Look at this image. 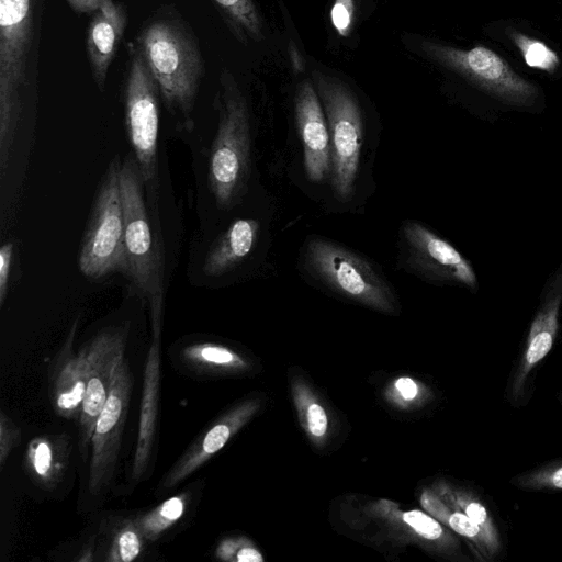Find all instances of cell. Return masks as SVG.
<instances>
[{
	"instance_id": "obj_26",
	"label": "cell",
	"mask_w": 562,
	"mask_h": 562,
	"mask_svg": "<svg viewBox=\"0 0 562 562\" xmlns=\"http://www.w3.org/2000/svg\"><path fill=\"white\" fill-rule=\"evenodd\" d=\"M461 512L473 520L488 537L493 544L501 550L499 533L494 519L481 501L472 496L460 495L456 498Z\"/></svg>"
},
{
	"instance_id": "obj_30",
	"label": "cell",
	"mask_w": 562,
	"mask_h": 562,
	"mask_svg": "<svg viewBox=\"0 0 562 562\" xmlns=\"http://www.w3.org/2000/svg\"><path fill=\"white\" fill-rule=\"evenodd\" d=\"M13 258V244L4 243L0 248V305L2 306L9 290V280Z\"/></svg>"
},
{
	"instance_id": "obj_32",
	"label": "cell",
	"mask_w": 562,
	"mask_h": 562,
	"mask_svg": "<svg viewBox=\"0 0 562 562\" xmlns=\"http://www.w3.org/2000/svg\"><path fill=\"white\" fill-rule=\"evenodd\" d=\"M395 386L406 400L414 398L418 392L417 385L409 378H400L395 382Z\"/></svg>"
},
{
	"instance_id": "obj_9",
	"label": "cell",
	"mask_w": 562,
	"mask_h": 562,
	"mask_svg": "<svg viewBox=\"0 0 562 562\" xmlns=\"http://www.w3.org/2000/svg\"><path fill=\"white\" fill-rule=\"evenodd\" d=\"M125 87V120L133 156L144 182L156 173L159 133L158 87L140 50L131 49Z\"/></svg>"
},
{
	"instance_id": "obj_25",
	"label": "cell",
	"mask_w": 562,
	"mask_h": 562,
	"mask_svg": "<svg viewBox=\"0 0 562 562\" xmlns=\"http://www.w3.org/2000/svg\"><path fill=\"white\" fill-rule=\"evenodd\" d=\"M512 483L526 490H562V460L522 473L513 479Z\"/></svg>"
},
{
	"instance_id": "obj_1",
	"label": "cell",
	"mask_w": 562,
	"mask_h": 562,
	"mask_svg": "<svg viewBox=\"0 0 562 562\" xmlns=\"http://www.w3.org/2000/svg\"><path fill=\"white\" fill-rule=\"evenodd\" d=\"M120 182L125 217L123 274L138 295L148 302L151 329H161L162 263L145 204V182L134 156H127L121 162Z\"/></svg>"
},
{
	"instance_id": "obj_20",
	"label": "cell",
	"mask_w": 562,
	"mask_h": 562,
	"mask_svg": "<svg viewBox=\"0 0 562 562\" xmlns=\"http://www.w3.org/2000/svg\"><path fill=\"white\" fill-rule=\"evenodd\" d=\"M191 503V493L173 495L149 510L135 515L137 524L148 542L157 541L181 521Z\"/></svg>"
},
{
	"instance_id": "obj_16",
	"label": "cell",
	"mask_w": 562,
	"mask_h": 562,
	"mask_svg": "<svg viewBox=\"0 0 562 562\" xmlns=\"http://www.w3.org/2000/svg\"><path fill=\"white\" fill-rule=\"evenodd\" d=\"M75 319L66 340L52 361L48 373V390L54 411L61 417L78 420L86 393V370L81 352L74 351V339L78 327Z\"/></svg>"
},
{
	"instance_id": "obj_15",
	"label": "cell",
	"mask_w": 562,
	"mask_h": 562,
	"mask_svg": "<svg viewBox=\"0 0 562 562\" xmlns=\"http://www.w3.org/2000/svg\"><path fill=\"white\" fill-rule=\"evenodd\" d=\"M160 390V334H151V345L144 370L138 432L131 465V481L136 484L146 474L157 434Z\"/></svg>"
},
{
	"instance_id": "obj_4",
	"label": "cell",
	"mask_w": 562,
	"mask_h": 562,
	"mask_svg": "<svg viewBox=\"0 0 562 562\" xmlns=\"http://www.w3.org/2000/svg\"><path fill=\"white\" fill-rule=\"evenodd\" d=\"M330 137V183L339 201H348L358 178L363 144V116L352 90L339 78L312 72Z\"/></svg>"
},
{
	"instance_id": "obj_27",
	"label": "cell",
	"mask_w": 562,
	"mask_h": 562,
	"mask_svg": "<svg viewBox=\"0 0 562 562\" xmlns=\"http://www.w3.org/2000/svg\"><path fill=\"white\" fill-rule=\"evenodd\" d=\"M21 441V430L14 424V422L4 414V412H0V465L1 469L4 467L5 461L12 450L20 443Z\"/></svg>"
},
{
	"instance_id": "obj_7",
	"label": "cell",
	"mask_w": 562,
	"mask_h": 562,
	"mask_svg": "<svg viewBox=\"0 0 562 562\" xmlns=\"http://www.w3.org/2000/svg\"><path fill=\"white\" fill-rule=\"evenodd\" d=\"M307 270L330 290L374 308L391 311L389 282L363 257L331 240L313 237L304 249Z\"/></svg>"
},
{
	"instance_id": "obj_6",
	"label": "cell",
	"mask_w": 562,
	"mask_h": 562,
	"mask_svg": "<svg viewBox=\"0 0 562 562\" xmlns=\"http://www.w3.org/2000/svg\"><path fill=\"white\" fill-rule=\"evenodd\" d=\"M121 162H110L98 189L92 213L78 255L79 270L87 278L101 279L124 272V206L120 182Z\"/></svg>"
},
{
	"instance_id": "obj_12",
	"label": "cell",
	"mask_w": 562,
	"mask_h": 562,
	"mask_svg": "<svg viewBox=\"0 0 562 562\" xmlns=\"http://www.w3.org/2000/svg\"><path fill=\"white\" fill-rule=\"evenodd\" d=\"M402 236L408 268L427 280L476 290V273L452 245L419 222L403 225Z\"/></svg>"
},
{
	"instance_id": "obj_28",
	"label": "cell",
	"mask_w": 562,
	"mask_h": 562,
	"mask_svg": "<svg viewBox=\"0 0 562 562\" xmlns=\"http://www.w3.org/2000/svg\"><path fill=\"white\" fill-rule=\"evenodd\" d=\"M403 520L426 539H438L443 532L438 521L419 510L404 513Z\"/></svg>"
},
{
	"instance_id": "obj_23",
	"label": "cell",
	"mask_w": 562,
	"mask_h": 562,
	"mask_svg": "<svg viewBox=\"0 0 562 562\" xmlns=\"http://www.w3.org/2000/svg\"><path fill=\"white\" fill-rule=\"evenodd\" d=\"M224 15L228 19L240 41H261L263 25L260 13L254 0H214Z\"/></svg>"
},
{
	"instance_id": "obj_24",
	"label": "cell",
	"mask_w": 562,
	"mask_h": 562,
	"mask_svg": "<svg viewBox=\"0 0 562 562\" xmlns=\"http://www.w3.org/2000/svg\"><path fill=\"white\" fill-rule=\"evenodd\" d=\"M510 40L529 67L551 75L559 69L561 65L559 55L542 41L517 31L510 33Z\"/></svg>"
},
{
	"instance_id": "obj_29",
	"label": "cell",
	"mask_w": 562,
	"mask_h": 562,
	"mask_svg": "<svg viewBox=\"0 0 562 562\" xmlns=\"http://www.w3.org/2000/svg\"><path fill=\"white\" fill-rule=\"evenodd\" d=\"M353 0H336L331 9V21L335 29L346 35L353 15Z\"/></svg>"
},
{
	"instance_id": "obj_13",
	"label": "cell",
	"mask_w": 562,
	"mask_h": 562,
	"mask_svg": "<svg viewBox=\"0 0 562 562\" xmlns=\"http://www.w3.org/2000/svg\"><path fill=\"white\" fill-rule=\"evenodd\" d=\"M295 117L306 176L312 182H323L331 170L330 137L321 99L308 80L297 87Z\"/></svg>"
},
{
	"instance_id": "obj_2",
	"label": "cell",
	"mask_w": 562,
	"mask_h": 562,
	"mask_svg": "<svg viewBox=\"0 0 562 562\" xmlns=\"http://www.w3.org/2000/svg\"><path fill=\"white\" fill-rule=\"evenodd\" d=\"M221 86L220 120L210 150L207 181L216 204L228 209L247 187L251 137L247 101L229 71L222 72Z\"/></svg>"
},
{
	"instance_id": "obj_31",
	"label": "cell",
	"mask_w": 562,
	"mask_h": 562,
	"mask_svg": "<svg viewBox=\"0 0 562 562\" xmlns=\"http://www.w3.org/2000/svg\"><path fill=\"white\" fill-rule=\"evenodd\" d=\"M307 425L312 435L321 437L325 434L327 428V417L321 405H310L307 409Z\"/></svg>"
},
{
	"instance_id": "obj_19",
	"label": "cell",
	"mask_w": 562,
	"mask_h": 562,
	"mask_svg": "<svg viewBox=\"0 0 562 562\" xmlns=\"http://www.w3.org/2000/svg\"><path fill=\"white\" fill-rule=\"evenodd\" d=\"M71 441L65 435L33 438L24 456V468L41 488L53 491L63 481L70 462Z\"/></svg>"
},
{
	"instance_id": "obj_22",
	"label": "cell",
	"mask_w": 562,
	"mask_h": 562,
	"mask_svg": "<svg viewBox=\"0 0 562 562\" xmlns=\"http://www.w3.org/2000/svg\"><path fill=\"white\" fill-rule=\"evenodd\" d=\"M181 362L193 373L202 376L215 374L240 363L239 358L228 348L215 342H195L180 352Z\"/></svg>"
},
{
	"instance_id": "obj_11",
	"label": "cell",
	"mask_w": 562,
	"mask_h": 562,
	"mask_svg": "<svg viewBox=\"0 0 562 562\" xmlns=\"http://www.w3.org/2000/svg\"><path fill=\"white\" fill-rule=\"evenodd\" d=\"M134 378L125 359L116 367L105 404L97 419L88 472V491L98 496L110 485L122 442Z\"/></svg>"
},
{
	"instance_id": "obj_5",
	"label": "cell",
	"mask_w": 562,
	"mask_h": 562,
	"mask_svg": "<svg viewBox=\"0 0 562 562\" xmlns=\"http://www.w3.org/2000/svg\"><path fill=\"white\" fill-rule=\"evenodd\" d=\"M32 0H0V167L3 173L21 115L31 45Z\"/></svg>"
},
{
	"instance_id": "obj_10",
	"label": "cell",
	"mask_w": 562,
	"mask_h": 562,
	"mask_svg": "<svg viewBox=\"0 0 562 562\" xmlns=\"http://www.w3.org/2000/svg\"><path fill=\"white\" fill-rule=\"evenodd\" d=\"M127 335V325L105 328L80 350L86 370V393L78 419L79 450L83 460L97 419L109 396L116 367L124 359Z\"/></svg>"
},
{
	"instance_id": "obj_8",
	"label": "cell",
	"mask_w": 562,
	"mask_h": 562,
	"mask_svg": "<svg viewBox=\"0 0 562 562\" xmlns=\"http://www.w3.org/2000/svg\"><path fill=\"white\" fill-rule=\"evenodd\" d=\"M420 49L431 60L460 75L504 104L527 109L539 97L535 83L518 75L504 58L487 47L463 49L424 41Z\"/></svg>"
},
{
	"instance_id": "obj_18",
	"label": "cell",
	"mask_w": 562,
	"mask_h": 562,
	"mask_svg": "<svg viewBox=\"0 0 562 562\" xmlns=\"http://www.w3.org/2000/svg\"><path fill=\"white\" fill-rule=\"evenodd\" d=\"M260 232L256 218H237L217 237L206 252L203 271L207 277L228 273L254 251Z\"/></svg>"
},
{
	"instance_id": "obj_33",
	"label": "cell",
	"mask_w": 562,
	"mask_h": 562,
	"mask_svg": "<svg viewBox=\"0 0 562 562\" xmlns=\"http://www.w3.org/2000/svg\"><path fill=\"white\" fill-rule=\"evenodd\" d=\"M77 12L90 13L97 11L104 0H67Z\"/></svg>"
},
{
	"instance_id": "obj_17",
	"label": "cell",
	"mask_w": 562,
	"mask_h": 562,
	"mask_svg": "<svg viewBox=\"0 0 562 562\" xmlns=\"http://www.w3.org/2000/svg\"><path fill=\"white\" fill-rule=\"evenodd\" d=\"M126 23L125 10L112 0H104L90 22L87 49L98 88L105 87L109 66L115 55Z\"/></svg>"
},
{
	"instance_id": "obj_21",
	"label": "cell",
	"mask_w": 562,
	"mask_h": 562,
	"mask_svg": "<svg viewBox=\"0 0 562 562\" xmlns=\"http://www.w3.org/2000/svg\"><path fill=\"white\" fill-rule=\"evenodd\" d=\"M105 553L108 562H132L144 552L148 542L135 516L115 518L106 528Z\"/></svg>"
},
{
	"instance_id": "obj_3",
	"label": "cell",
	"mask_w": 562,
	"mask_h": 562,
	"mask_svg": "<svg viewBox=\"0 0 562 562\" xmlns=\"http://www.w3.org/2000/svg\"><path fill=\"white\" fill-rule=\"evenodd\" d=\"M139 47L165 102L188 115L204 70L192 36L175 21L156 20L144 29Z\"/></svg>"
},
{
	"instance_id": "obj_14",
	"label": "cell",
	"mask_w": 562,
	"mask_h": 562,
	"mask_svg": "<svg viewBox=\"0 0 562 562\" xmlns=\"http://www.w3.org/2000/svg\"><path fill=\"white\" fill-rule=\"evenodd\" d=\"M562 306V263L547 282L537 313L531 322L526 348L512 383V394L518 397L531 371L551 350L559 329Z\"/></svg>"
}]
</instances>
